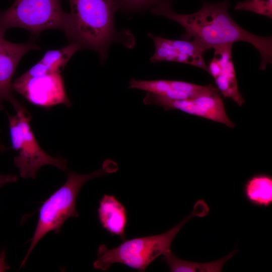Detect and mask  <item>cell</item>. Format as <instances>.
Segmentation results:
<instances>
[{
	"mask_svg": "<svg viewBox=\"0 0 272 272\" xmlns=\"http://www.w3.org/2000/svg\"><path fill=\"white\" fill-rule=\"evenodd\" d=\"M229 0L218 3L204 1L199 10L190 14L175 12L171 2H165L150 11L155 16L165 17L174 21L185 29L183 40L198 45L204 53L209 49L237 41L252 44L260 53L261 61L259 69L264 70L272 63V38L253 34L242 28L229 13Z\"/></svg>",
	"mask_w": 272,
	"mask_h": 272,
	"instance_id": "1",
	"label": "cell"
},
{
	"mask_svg": "<svg viewBox=\"0 0 272 272\" xmlns=\"http://www.w3.org/2000/svg\"><path fill=\"white\" fill-rule=\"evenodd\" d=\"M71 13L66 35L82 49L96 52L101 61L106 59L113 42L128 48L134 44L132 34L127 30L118 31L114 26L117 11L115 0H69Z\"/></svg>",
	"mask_w": 272,
	"mask_h": 272,
	"instance_id": "2",
	"label": "cell"
},
{
	"mask_svg": "<svg viewBox=\"0 0 272 272\" xmlns=\"http://www.w3.org/2000/svg\"><path fill=\"white\" fill-rule=\"evenodd\" d=\"M209 213L207 205L201 200L194 205L192 213L172 229L162 234L136 237L124 240L118 246L109 249L100 245L97 259L93 263L95 269L106 270L111 265L119 263L128 267L145 271L148 266L157 258L171 250L172 242L183 226L194 217H203Z\"/></svg>",
	"mask_w": 272,
	"mask_h": 272,
	"instance_id": "3",
	"label": "cell"
},
{
	"mask_svg": "<svg viewBox=\"0 0 272 272\" xmlns=\"http://www.w3.org/2000/svg\"><path fill=\"white\" fill-rule=\"evenodd\" d=\"M117 169L115 162L106 160L100 169L89 174H80L67 170V177L65 183L40 209L37 224L21 267L25 265L34 248L46 234L52 231L58 233L67 219L79 216L76 208V200L84 184L92 179L114 173Z\"/></svg>",
	"mask_w": 272,
	"mask_h": 272,
	"instance_id": "4",
	"label": "cell"
},
{
	"mask_svg": "<svg viewBox=\"0 0 272 272\" xmlns=\"http://www.w3.org/2000/svg\"><path fill=\"white\" fill-rule=\"evenodd\" d=\"M70 13L65 12L60 0H15L7 10L0 12V33L21 28L38 35L49 29L67 34Z\"/></svg>",
	"mask_w": 272,
	"mask_h": 272,
	"instance_id": "5",
	"label": "cell"
},
{
	"mask_svg": "<svg viewBox=\"0 0 272 272\" xmlns=\"http://www.w3.org/2000/svg\"><path fill=\"white\" fill-rule=\"evenodd\" d=\"M16 114H8L12 148L18 152L14 157L15 165L22 177L35 178L43 166L50 165L66 172L67 161L60 157H53L40 147L32 130L31 115L21 105L16 109Z\"/></svg>",
	"mask_w": 272,
	"mask_h": 272,
	"instance_id": "6",
	"label": "cell"
},
{
	"mask_svg": "<svg viewBox=\"0 0 272 272\" xmlns=\"http://www.w3.org/2000/svg\"><path fill=\"white\" fill-rule=\"evenodd\" d=\"M12 88L30 103L42 108L58 104L71 106L60 74L33 77L22 75L12 83Z\"/></svg>",
	"mask_w": 272,
	"mask_h": 272,
	"instance_id": "7",
	"label": "cell"
},
{
	"mask_svg": "<svg viewBox=\"0 0 272 272\" xmlns=\"http://www.w3.org/2000/svg\"><path fill=\"white\" fill-rule=\"evenodd\" d=\"M145 105H156L165 110L177 109L183 112L205 118L233 128L234 123L226 113L219 94L193 98L174 100L148 92L143 100Z\"/></svg>",
	"mask_w": 272,
	"mask_h": 272,
	"instance_id": "8",
	"label": "cell"
},
{
	"mask_svg": "<svg viewBox=\"0 0 272 272\" xmlns=\"http://www.w3.org/2000/svg\"><path fill=\"white\" fill-rule=\"evenodd\" d=\"M4 36L0 33V110L4 109V101L11 103L15 109L21 105L12 93V78L22 57L29 51L39 49L33 41L14 43L5 40Z\"/></svg>",
	"mask_w": 272,
	"mask_h": 272,
	"instance_id": "9",
	"label": "cell"
},
{
	"mask_svg": "<svg viewBox=\"0 0 272 272\" xmlns=\"http://www.w3.org/2000/svg\"><path fill=\"white\" fill-rule=\"evenodd\" d=\"M99 222L102 228L112 236L125 240V230L128 222L127 210L114 195L104 194L98 209Z\"/></svg>",
	"mask_w": 272,
	"mask_h": 272,
	"instance_id": "10",
	"label": "cell"
},
{
	"mask_svg": "<svg viewBox=\"0 0 272 272\" xmlns=\"http://www.w3.org/2000/svg\"><path fill=\"white\" fill-rule=\"evenodd\" d=\"M237 250L218 260L208 262H196L179 259L175 256L171 250L165 253L163 259L167 263L169 270L172 272H220L225 263L232 257Z\"/></svg>",
	"mask_w": 272,
	"mask_h": 272,
	"instance_id": "11",
	"label": "cell"
},
{
	"mask_svg": "<svg viewBox=\"0 0 272 272\" xmlns=\"http://www.w3.org/2000/svg\"><path fill=\"white\" fill-rule=\"evenodd\" d=\"M244 193L253 205L267 207L272 203V178L263 174L249 178L244 185Z\"/></svg>",
	"mask_w": 272,
	"mask_h": 272,
	"instance_id": "12",
	"label": "cell"
},
{
	"mask_svg": "<svg viewBox=\"0 0 272 272\" xmlns=\"http://www.w3.org/2000/svg\"><path fill=\"white\" fill-rule=\"evenodd\" d=\"M129 89H137L153 94L174 100L190 98L186 94L173 89L169 81L166 80H137L132 79L129 82Z\"/></svg>",
	"mask_w": 272,
	"mask_h": 272,
	"instance_id": "13",
	"label": "cell"
},
{
	"mask_svg": "<svg viewBox=\"0 0 272 272\" xmlns=\"http://www.w3.org/2000/svg\"><path fill=\"white\" fill-rule=\"evenodd\" d=\"M82 49L78 43L72 42L61 48L47 51L39 61L51 74H60L72 56Z\"/></svg>",
	"mask_w": 272,
	"mask_h": 272,
	"instance_id": "14",
	"label": "cell"
},
{
	"mask_svg": "<svg viewBox=\"0 0 272 272\" xmlns=\"http://www.w3.org/2000/svg\"><path fill=\"white\" fill-rule=\"evenodd\" d=\"M148 36L153 40L155 46L154 54L150 58L151 62H158L163 61L176 62L179 52L170 44L168 39L156 36L150 33L148 34Z\"/></svg>",
	"mask_w": 272,
	"mask_h": 272,
	"instance_id": "15",
	"label": "cell"
},
{
	"mask_svg": "<svg viewBox=\"0 0 272 272\" xmlns=\"http://www.w3.org/2000/svg\"><path fill=\"white\" fill-rule=\"evenodd\" d=\"M173 0H115L117 11L125 14L143 13L165 2Z\"/></svg>",
	"mask_w": 272,
	"mask_h": 272,
	"instance_id": "16",
	"label": "cell"
},
{
	"mask_svg": "<svg viewBox=\"0 0 272 272\" xmlns=\"http://www.w3.org/2000/svg\"><path fill=\"white\" fill-rule=\"evenodd\" d=\"M234 9L253 12L272 19V0H245L238 2Z\"/></svg>",
	"mask_w": 272,
	"mask_h": 272,
	"instance_id": "17",
	"label": "cell"
},
{
	"mask_svg": "<svg viewBox=\"0 0 272 272\" xmlns=\"http://www.w3.org/2000/svg\"><path fill=\"white\" fill-rule=\"evenodd\" d=\"M17 180V177L15 175H2L0 174V185H3Z\"/></svg>",
	"mask_w": 272,
	"mask_h": 272,
	"instance_id": "18",
	"label": "cell"
},
{
	"mask_svg": "<svg viewBox=\"0 0 272 272\" xmlns=\"http://www.w3.org/2000/svg\"><path fill=\"white\" fill-rule=\"evenodd\" d=\"M8 269L9 266L5 261V251H3L0 253V271H4Z\"/></svg>",
	"mask_w": 272,
	"mask_h": 272,
	"instance_id": "19",
	"label": "cell"
},
{
	"mask_svg": "<svg viewBox=\"0 0 272 272\" xmlns=\"http://www.w3.org/2000/svg\"><path fill=\"white\" fill-rule=\"evenodd\" d=\"M6 150L5 147L3 145L0 140V152H4Z\"/></svg>",
	"mask_w": 272,
	"mask_h": 272,
	"instance_id": "20",
	"label": "cell"
},
{
	"mask_svg": "<svg viewBox=\"0 0 272 272\" xmlns=\"http://www.w3.org/2000/svg\"><path fill=\"white\" fill-rule=\"evenodd\" d=\"M0 187H1V185H0Z\"/></svg>",
	"mask_w": 272,
	"mask_h": 272,
	"instance_id": "21",
	"label": "cell"
}]
</instances>
